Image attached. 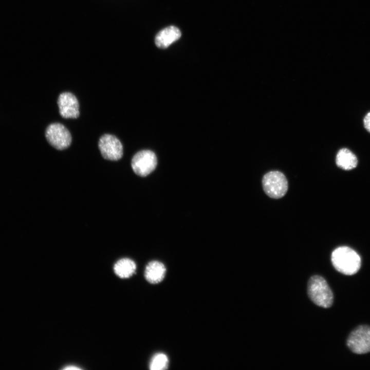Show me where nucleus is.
<instances>
[{"label": "nucleus", "instance_id": "nucleus-14", "mask_svg": "<svg viewBox=\"0 0 370 370\" xmlns=\"http://www.w3.org/2000/svg\"><path fill=\"white\" fill-rule=\"evenodd\" d=\"M363 124L365 128L370 133V112L365 116L363 119Z\"/></svg>", "mask_w": 370, "mask_h": 370}, {"label": "nucleus", "instance_id": "nucleus-10", "mask_svg": "<svg viewBox=\"0 0 370 370\" xmlns=\"http://www.w3.org/2000/svg\"><path fill=\"white\" fill-rule=\"evenodd\" d=\"M165 273V267L162 263L157 261H153L146 265L144 276L149 283L158 284L163 280Z\"/></svg>", "mask_w": 370, "mask_h": 370}, {"label": "nucleus", "instance_id": "nucleus-2", "mask_svg": "<svg viewBox=\"0 0 370 370\" xmlns=\"http://www.w3.org/2000/svg\"><path fill=\"white\" fill-rule=\"evenodd\" d=\"M307 292L310 299L317 305L330 307L333 303L332 292L326 280L321 276H311L308 282Z\"/></svg>", "mask_w": 370, "mask_h": 370}, {"label": "nucleus", "instance_id": "nucleus-8", "mask_svg": "<svg viewBox=\"0 0 370 370\" xmlns=\"http://www.w3.org/2000/svg\"><path fill=\"white\" fill-rule=\"evenodd\" d=\"M59 113L64 118H77L79 116V102L76 96L69 92L61 93L58 99Z\"/></svg>", "mask_w": 370, "mask_h": 370}, {"label": "nucleus", "instance_id": "nucleus-1", "mask_svg": "<svg viewBox=\"0 0 370 370\" xmlns=\"http://www.w3.org/2000/svg\"><path fill=\"white\" fill-rule=\"evenodd\" d=\"M331 260L338 271L347 275L356 273L361 264L359 254L347 246L339 247L335 249L331 253Z\"/></svg>", "mask_w": 370, "mask_h": 370}, {"label": "nucleus", "instance_id": "nucleus-12", "mask_svg": "<svg viewBox=\"0 0 370 370\" xmlns=\"http://www.w3.org/2000/svg\"><path fill=\"white\" fill-rule=\"evenodd\" d=\"M115 273L121 278H128L135 273L136 266L135 262L130 258H122L115 264Z\"/></svg>", "mask_w": 370, "mask_h": 370}, {"label": "nucleus", "instance_id": "nucleus-13", "mask_svg": "<svg viewBox=\"0 0 370 370\" xmlns=\"http://www.w3.org/2000/svg\"><path fill=\"white\" fill-rule=\"evenodd\" d=\"M168 357L164 354L158 353L152 358L150 363V368L151 370H164L168 368Z\"/></svg>", "mask_w": 370, "mask_h": 370}, {"label": "nucleus", "instance_id": "nucleus-5", "mask_svg": "<svg viewBox=\"0 0 370 370\" xmlns=\"http://www.w3.org/2000/svg\"><path fill=\"white\" fill-rule=\"evenodd\" d=\"M45 136L49 143L59 150H64L70 145L71 136L69 131L59 123L50 124L45 131Z\"/></svg>", "mask_w": 370, "mask_h": 370}, {"label": "nucleus", "instance_id": "nucleus-6", "mask_svg": "<svg viewBox=\"0 0 370 370\" xmlns=\"http://www.w3.org/2000/svg\"><path fill=\"white\" fill-rule=\"evenodd\" d=\"M157 157L150 150H142L137 152L132 160L133 171L140 176H146L153 172L156 167Z\"/></svg>", "mask_w": 370, "mask_h": 370}, {"label": "nucleus", "instance_id": "nucleus-11", "mask_svg": "<svg viewBox=\"0 0 370 370\" xmlns=\"http://www.w3.org/2000/svg\"><path fill=\"white\" fill-rule=\"evenodd\" d=\"M336 162L337 166L344 170H350L355 168L358 164L356 156L349 149H340L336 156Z\"/></svg>", "mask_w": 370, "mask_h": 370}, {"label": "nucleus", "instance_id": "nucleus-4", "mask_svg": "<svg viewBox=\"0 0 370 370\" xmlns=\"http://www.w3.org/2000/svg\"><path fill=\"white\" fill-rule=\"evenodd\" d=\"M347 345L354 353L364 354L370 352V326L361 325L349 335Z\"/></svg>", "mask_w": 370, "mask_h": 370}, {"label": "nucleus", "instance_id": "nucleus-3", "mask_svg": "<svg viewBox=\"0 0 370 370\" xmlns=\"http://www.w3.org/2000/svg\"><path fill=\"white\" fill-rule=\"evenodd\" d=\"M263 187L266 194L271 198L278 199L283 197L288 190V181L281 172L270 171L266 173L262 180Z\"/></svg>", "mask_w": 370, "mask_h": 370}, {"label": "nucleus", "instance_id": "nucleus-15", "mask_svg": "<svg viewBox=\"0 0 370 370\" xmlns=\"http://www.w3.org/2000/svg\"><path fill=\"white\" fill-rule=\"evenodd\" d=\"M64 369H80V368L73 366H67L66 367H65Z\"/></svg>", "mask_w": 370, "mask_h": 370}, {"label": "nucleus", "instance_id": "nucleus-9", "mask_svg": "<svg viewBox=\"0 0 370 370\" xmlns=\"http://www.w3.org/2000/svg\"><path fill=\"white\" fill-rule=\"evenodd\" d=\"M180 30L175 26H170L160 31L155 39L156 45L162 49L166 48L181 36Z\"/></svg>", "mask_w": 370, "mask_h": 370}, {"label": "nucleus", "instance_id": "nucleus-7", "mask_svg": "<svg viewBox=\"0 0 370 370\" xmlns=\"http://www.w3.org/2000/svg\"><path fill=\"white\" fill-rule=\"evenodd\" d=\"M98 146L103 157L107 160L117 161L123 155V146L115 136L105 134L99 141Z\"/></svg>", "mask_w": 370, "mask_h": 370}]
</instances>
